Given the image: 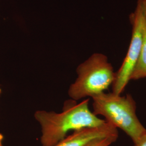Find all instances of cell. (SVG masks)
Returning <instances> with one entry per match:
<instances>
[{
	"mask_svg": "<svg viewBox=\"0 0 146 146\" xmlns=\"http://www.w3.org/2000/svg\"><path fill=\"white\" fill-rule=\"evenodd\" d=\"M89 99L79 104L70 100L64 104L62 111L56 113L37 110L35 120L41 128V143L42 146H54L62 140L70 131L98 127L107 122L98 117L89 108Z\"/></svg>",
	"mask_w": 146,
	"mask_h": 146,
	"instance_id": "1",
	"label": "cell"
},
{
	"mask_svg": "<svg viewBox=\"0 0 146 146\" xmlns=\"http://www.w3.org/2000/svg\"><path fill=\"white\" fill-rule=\"evenodd\" d=\"M92 99L94 114L104 116L107 122L125 132L134 143L146 134V128L136 115L135 102L131 95L121 96L113 92H104Z\"/></svg>",
	"mask_w": 146,
	"mask_h": 146,
	"instance_id": "2",
	"label": "cell"
},
{
	"mask_svg": "<svg viewBox=\"0 0 146 146\" xmlns=\"http://www.w3.org/2000/svg\"><path fill=\"white\" fill-rule=\"evenodd\" d=\"M78 78L68 90L74 101L87 97L92 98L108 89L113 83L115 73L108 58L101 53H95L76 69Z\"/></svg>",
	"mask_w": 146,
	"mask_h": 146,
	"instance_id": "3",
	"label": "cell"
},
{
	"mask_svg": "<svg viewBox=\"0 0 146 146\" xmlns=\"http://www.w3.org/2000/svg\"><path fill=\"white\" fill-rule=\"evenodd\" d=\"M146 21V11L141 5L137 4L132 17L133 32L130 45L121 67L115 73V78L111 84L112 92L114 94L121 95L131 80V75L140 52Z\"/></svg>",
	"mask_w": 146,
	"mask_h": 146,
	"instance_id": "4",
	"label": "cell"
},
{
	"mask_svg": "<svg viewBox=\"0 0 146 146\" xmlns=\"http://www.w3.org/2000/svg\"><path fill=\"white\" fill-rule=\"evenodd\" d=\"M118 134L117 129L109 123L104 125L74 131L54 146H87L92 142Z\"/></svg>",
	"mask_w": 146,
	"mask_h": 146,
	"instance_id": "5",
	"label": "cell"
},
{
	"mask_svg": "<svg viewBox=\"0 0 146 146\" xmlns=\"http://www.w3.org/2000/svg\"><path fill=\"white\" fill-rule=\"evenodd\" d=\"M146 78V21L143 31L141 50L137 62L131 75V80H137Z\"/></svg>",
	"mask_w": 146,
	"mask_h": 146,
	"instance_id": "6",
	"label": "cell"
},
{
	"mask_svg": "<svg viewBox=\"0 0 146 146\" xmlns=\"http://www.w3.org/2000/svg\"><path fill=\"white\" fill-rule=\"evenodd\" d=\"M118 134L100 139L92 142L87 146H110L117 139Z\"/></svg>",
	"mask_w": 146,
	"mask_h": 146,
	"instance_id": "7",
	"label": "cell"
},
{
	"mask_svg": "<svg viewBox=\"0 0 146 146\" xmlns=\"http://www.w3.org/2000/svg\"><path fill=\"white\" fill-rule=\"evenodd\" d=\"M134 146H146V133L134 143Z\"/></svg>",
	"mask_w": 146,
	"mask_h": 146,
	"instance_id": "8",
	"label": "cell"
},
{
	"mask_svg": "<svg viewBox=\"0 0 146 146\" xmlns=\"http://www.w3.org/2000/svg\"><path fill=\"white\" fill-rule=\"evenodd\" d=\"M138 4L141 5L146 11V0H139Z\"/></svg>",
	"mask_w": 146,
	"mask_h": 146,
	"instance_id": "9",
	"label": "cell"
},
{
	"mask_svg": "<svg viewBox=\"0 0 146 146\" xmlns=\"http://www.w3.org/2000/svg\"><path fill=\"white\" fill-rule=\"evenodd\" d=\"M3 135L0 133V146H3Z\"/></svg>",
	"mask_w": 146,
	"mask_h": 146,
	"instance_id": "10",
	"label": "cell"
},
{
	"mask_svg": "<svg viewBox=\"0 0 146 146\" xmlns=\"http://www.w3.org/2000/svg\"><path fill=\"white\" fill-rule=\"evenodd\" d=\"M1 92H2V90H1V89L0 88V95H1Z\"/></svg>",
	"mask_w": 146,
	"mask_h": 146,
	"instance_id": "11",
	"label": "cell"
}]
</instances>
